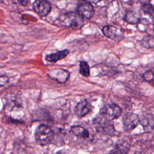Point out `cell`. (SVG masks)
<instances>
[{"mask_svg": "<svg viewBox=\"0 0 154 154\" xmlns=\"http://www.w3.org/2000/svg\"><path fill=\"white\" fill-rule=\"evenodd\" d=\"M141 10L146 14L150 15L154 14V6L148 2H144L141 5Z\"/></svg>", "mask_w": 154, "mask_h": 154, "instance_id": "cell-17", "label": "cell"}, {"mask_svg": "<svg viewBox=\"0 0 154 154\" xmlns=\"http://www.w3.org/2000/svg\"><path fill=\"white\" fill-rule=\"evenodd\" d=\"M91 110V106L90 103L85 99L80 101L76 106L75 112V114L81 118L88 114Z\"/></svg>", "mask_w": 154, "mask_h": 154, "instance_id": "cell-10", "label": "cell"}, {"mask_svg": "<svg viewBox=\"0 0 154 154\" xmlns=\"http://www.w3.org/2000/svg\"><path fill=\"white\" fill-rule=\"evenodd\" d=\"M154 77V72L152 70H149L143 75V78L147 81H150Z\"/></svg>", "mask_w": 154, "mask_h": 154, "instance_id": "cell-18", "label": "cell"}, {"mask_svg": "<svg viewBox=\"0 0 154 154\" xmlns=\"http://www.w3.org/2000/svg\"><path fill=\"white\" fill-rule=\"evenodd\" d=\"M90 2H93V3H97L99 1H101L102 0H88Z\"/></svg>", "mask_w": 154, "mask_h": 154, "instance_id": "cell-20", "label": "cell"}, {"mask_svg": "<svg viewBox=\"0 0 154 154\" xmlns=\"http://www.w3.org/2000/svg\"><path fill=\"white\" fill-rule=\"evenodd\" d=\"M122 122L125 130L129 131L138 126L140 123V118L134 113L128 112L123 116Z\"/></svg>", "mask_w": 154, "mask_h": 154, "instance_id": "cell-7", "label": "cell"}, {"mask_svg": "<svg viewBox=\"0 0 154 154\" xmlns=\"http://www.w3.org/2000/svg\"><path fill=\"white\" fill-rule=\"evenodd\" d=\"M69 51L68 49H64L62 51H58L55 53L48 54L45 57V60L49 62L55 63L60 60L64 58L69 54Z\"/></svg>", "mask_w": 154, "mask_h": 154, "instance_id": "cell-14", "label": "cell"}, {"mask_svg": "<svg viewBox=\"0 0 154 154\" xmlns=\"http://www.w3.org/2000/svg\"><path fill=\"white\" fill-rule=\"evenodd\" d=\"M79 73L85 77H87L90 75V67L87 62H85V61L80 62Z\"/></svg>", "mask_w": 154, "mask_h": 154, "instance_id": "cell-16", "label": "cell"}, {"mask_svg": "<svg viewBox=\"0 0 154 154\" xmlns=\"http://www.w3.org/2000/svg\"><path fill=\"white\" fill-rule=\"evenodd\" d=\"M96 130L99 134L106 135H112L114 132V128L112 121L108 120L100 115L93 120Z\"/></svg>", "mask_w": 154, "mask_h": 154, "instance_id": "cell-3", "label": "cell"}, {"mask_svg": "<svg viewBox=\"0 0 154 154\" xmlns=\"http://www.w3.org/2000/svg\"><path fill=\"white\" fill-rule=\"evenodd\" d=\"M34 137L36 143L40 146H46L51 143L54 137L53 131L48 126L42 124L35 129Z\"/></svg>", "mask_w": 154, "mask_h": 154, "instance_id": "cell-2", "label": "cell"}, {"mask_svg": "<svg viewBox=\"0 0 154 154\" xmlns=\"http://www.w3.org/2000/svg\"><path fill=\"white\" fill-rule=\"evenodd\" d=\"M125 20L129 23L137 24L140 20V14L134 11H128L125 14Z\"/></svg>", "mask_w": 154, "mask_h": 154, "instance_id": "cell-15", "label": "cell"}, {"mask_svg": "<svg viewBox=\"0 0 154 154\" xmlns=\"http://www.w3.org/2000/svg\"><path fill=\"white\" fill-rule=\"evenodd\" d=\"M17 2L22 6H26L28 3V0H17Z\"/></svg>", "mask_w": 154, "mask_h": 154, "instance_id": "cell-19", "label": "cell"}, {"mask_svg": "<svg viewBox=\"0 0 154 154\" xmlns=\"http://www.w3.org/2000/svg\"><path fill=\"white\" fill-rule=\"evenodd\" d=\"M129 149V144L126 142L120 141L117 143L106 154H127Z\"/></svg>", "mask_w": 154, "mask_h": 154, "instance_id": "cell-13", "label": "cell"}, {"mask_svg": "<svg viewBox=\"0 0 154 154\" xmlns=\"http://www.w3.org/2000/svg\"><path fill=\"white\" fill-rule=\"evenodd\" d=\"M103 35L114 41L119 42L124 37V32L122 28L113 25H106L102 28Z\"/></svg>", "mask_w": 154, "mask_h": 154, "instance_id": "cell-5", "label": "cell"}, {"mask_svg": "<svg viewBox=\"0 0 154 154\" xmlns=\"http://www.w3.org/2000/svg\"><path fill=\"white\" fill-rule=\"evenodd\" d=\"M140 123L144 132H150L154 129V116L150 114H143L140 119Z\"/></svg>", "mask_w": 154, "mask_h": 154, "instance_id": "cell-11", "label": "cell"}, {"mask_svg": "<svg viewBox=\"0 0 154 154\" xmlns=\"http://www.w3.org/2000/svg\"><path fill=\"white\" fill-rule=\"evenodd\" d=\"M122 109L116 103H108L104 105L100 111L99 115L103 118L112 121L119 118L122 114Z\"/></svg>", "mask_w": 154, "mask_h": 154, "instance_id": "cell-4", "label": "cell"}, {"mask_svg": "<svg viewBox=\"0 0 154 154\" xmlns=\"http://www.w3.org/2000/svg\"><path fill=\"white\" fill-rule=\"evenodd\" d=\"M32 7L34 11L40 17L47 16L51 10V4L47 0H35Z\"/></svg>", "mask_w": 154, "mask_h": 154, "instance_id": "cell-8", "label": "cell"}, {"mask_svg": "<svg viewBox=\"0 0 154 154\" xmlns=\"http://www.w3.org/2000/svg\"><path fill=\"white\" fill-rule=\"evenodd\" d=\"M57 24L66 27H71L75 30L81 29L84 24L83 17L77 12H69L62 14L56 21Z\"/></svg>", "mask_w": 154, "mask_h": 154, "instance_id": "cell-1", "label": "cell"}, {"mask_svg": "<svg viewBox=\"0 0 154 154\" xmlns=\"http://www.w3.org/2000/svg\"><path fill=\"white\" fill-rule=\"evenodd\" d=\"M2 1V0H1V1Z\"/></svg>", "mask_w": 154, "mask_h": 154, "instance_id": "cell-23", "label": "cell"}, {"mask_svg": "<svg viewBox=\"0 0 154 154\" xmlns=\"http://www.w3.org/2000/svg\"><path fill=\"white\" fill-rule=\"evenodd\" d=\"M70 131L75 136L82 139H88L90 135L89 131L87 129L79 125L73 126L71 127Z\"/></svg>", "mask_w": 154, "mask_h": 154, "instance_id": "cell-12", "label": "cell"}, {"mask_svg": "<svg viewBox=\"0 0 154 154\" xmlns=\"http://www.w3.org/2000/svg\"><path fill=\"white\" fill-rule=\"evenodd\" d=\"M48 76L57 81L58 82L63 84L65 83L69 78L70 73L68 70L64 69H54L50 70L48 73Z\"/></svg>", "mask_w": 154, "mask_h": 154, "instance_id": "cell-9", "label": "cell"}, {"mask_svg": "<svg viewBox=\"0 0 154 154\" xmlns=\"http://www.w3.org/2000/svg\"><path fill=\"white\" fill-rule=\"evenodd\" d=\"M55 154H67V153H65L64 151H59V152H57Z\"/></svg>", "mask_w": 154, "mask_h": 154, "instance_id": "cell-22", "label": "cell"}, {"mask_svg": "<svg viewBox=\"0 0 154 154\" xmlns=\"http://www.w3.org/2000/svg\"><path fill=\"white\" fill-rule=\"evenodd\" d=\"M147 2H149V3L151 4L152 5L154 6V0H147Z\"/></svg>", "mask_w": 154, "mask_h": 154, "instance_id": "cell-21", "label": "cell"}, {"mask_svg": "<svg viewBox=\"0 0 154 154\" xmlns=\"http://www.w3.org/2000/svg\"><path fill=\"white\" fill-rule=\"evenodd\" d=\"M77 13L82 17L90 19L93 16L94 10L93 6L90 2L82 0L77 5Z\"/></svg>", "mask_w": 154, "mask_h": 154, "instance_id": "cell-6", "label": "cell"}]
</instances>
